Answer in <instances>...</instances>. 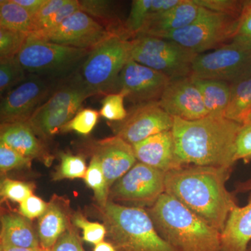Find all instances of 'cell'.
<instances>
[{"label":"cell","mask_w":251,"mask_h":251,"mask_svg":"<svg viewBox=\"0 0 251 251\" xmlns=\"http://www.w3.org/2000/svg\"><path fill=\"white\" fill-rule=\"evenodd\" d=\"M232 168L186 166L166 173L165 193L222 232L237 206L226 187Z\"/></svg>","instance_id":"cell-1"},{"label":"cell","mask_w":251,"mask_h":251,"mask_svg":"<svg viewBox=\"0 0 251 251\" xmlns=\"http://www.w3.org/2000/svg\"><path fill=\"white\" fill-rule=\"evenodd\" d=\"M242 125L226 117L193 121L174 117L172 132L176 156L184 166L232 168L234 144Z\"/></svg>","instance_id":"cell-2"},{"label":"cell","mask_w":251,"mask_h":251,"mask_svg":"<svg viewBox=\"0 0 251 251\" xmlns=\"http://www.w3.org/2000/svg\"><path fill=\"white\" fill-rule=\"evenodd\" d=\"M157 232L176 251H221V232L163 193L148 211Z\"/></svg>","instance_id":"cell-3"},{"label":"cell","mask_w":251,"mask_h":251,"mask_svg":"<svg viewBox=\"0 0 251 251\" xmlns=\"http://www.w3.org/2000/svg\"><path fill=\"white\" fill-rule=\"evenodd\" d=\"M100 212L109 242L116 251H176L160 236L143 208L108 201Z\"/></svg>","instance_id":"cell-4"},{"label":"cell","mask_w":251,"mask_h":251,"mask_svg":"<svg viewBox=\"0 0 251 251\" xmlns=\"http://www.w3.org/2000/svg\"><path fill=\"white\" fill-rule=\"evenodd\" d=\"M130 51L131 40L115 35L90 51L80 76L92 95L115 90L122 69L130 59Z\"/></svg>","instance_id":"cell-5"},{"label":"cell","mask_w":251,"mask_h":251,"mask_svg":"<svg viewBox=\"0 0 251 251\" xmlns=\"http://www.w3.org/2000/svg\"><path fill=\"white\" fill-rule=\"evenodd\" d=\"M92 93L80 75L56 89L27 122L37 134L48 138L61 131Z\"/></svg>","instance_id":"cell-6"},{"label":"cell","mask_w":251,"mask_h":251,"mask_svg":"<svg viewBox=\"0 0 251 251\" xmlns=\"http://www.w3.org/2000/svg\"><path fill=\"white\" fill-rule=\"evenodd\" d=\"M198 54L174 41L150 35L131 40L130 59L164 74L171 80L191 76Z\"/></svg>","instance_id":"cell-7"},{"label":"cell","mask_w":251,"mask_h":251,"mask_svg":"<svg viewBox=\"0 0 251 251\" xmlns=\"http://www.w3.org/2000/svg\"><path fill=\"white\" fill-rule=\"evenodd\" d=\"M90 51L59 45L29 34L16 59L25 72L55 75L74 69Z\"/></svg>","instance_id":"cell-8"},{"label":"cell","mask_w":251,"mask_h":251,"mask_svg":"<svg viewBox=\"0 0 251 251\" xmlns=\"http://www.w3.org/2000/svg\"><path fill=\"white\" fill-rule=\"evenodd\" d=\"M239 17L209 12L191 25L161 36L194 53H205L232 41Z\"/></svg>","instance_id":"cell-9"},{"label":"cell","mask_w":251,"mask_h":251,"mask_svg":"<svg viewBox=\"0 0 251 251\" xmlns=\"http://www.w3.org/2000/svg\"><path fill=\"white\" fill-rule=\"evenodd\" d=\"M251 70V45L231 42L205 53L193 62L191 76L231 82Z\"/></svg>","instance_id":"cell-10"},{"label":"cell","mask_w":251,"mask_h":251,"mask_svg":"<svg viewBox=\"0 0 251 251\" xmlns=\"http://www.w3.org/2000/svg\"><path fill=\"white\" fill-rule=\"evenodd\" d=\"M166 173L138 161L112 186L115 201L143 208L152 206L165 193Z\"/></svg>","instance_id":"cell-11"},{"label":"cell","mask_w":251,"mask_h":251,"mask_svg":"<svg viewBox=\"0 0 251 251\" xmlns=\"http://www.w3.org/2000/svg\"><path fill=\"white\" fill-rule=\"evenodd\" d=\"M33 36L59 45L92 50L113 34L89 15L77 11L52 30Z\"/></svg>","instance_id":"cell-12"},{"label":"cell","mask_w":251,"mask_h":251,"mask_svg":"<svg viewBox=\"0 0 251 251\" xmlns=\"http://www.w3.org/2000/svg\"><path fill=\"white\" fill-rule=\"evenodd\" d=\"M174 117L158 101L135 105L123 121L115 125V135L133 145L162 132L173 129Z\"/></svg>","instance_id":"cell-13"},{"label":"cell","mask_w":251,"mask_h":251,"mask_svg":"<svg viewBox=\"0 0 251 251\" xmlns=\"http://www.w3.org/2000/svg\"><path fill=\"white\" fill-rule=\"evenodd\" d=\"M50 84L40 75L29 77L1 98V124L27 122L51 93Z\"/></svg>","instance_id":"cell-14"},{"label":"cell","mask_w":251,"mask_h":251,"mask_svg":"<svg viewBox=\"0 0 251 251\" xmlns=\"http://www.w3.org/2000/svg\"><path fill=\"white\" fill-rule=\"evenodd\" d=\"M170 81L164 74L129 59L122 69L117 87L126 99L139 105L159 101Z\"/></svg>","instance_id":"cell-15"},{"label":"cell","mask_w":251,"mask_h":251,"mask_svg":"<svg viewBox=\"0 0 251 251\" xmlns=\"http://www.w3.org/2000/svg\"><path fill=\"white\" fill-rule=\"evenodd\" d=\"M158 103L173 117L193 121L208 116L202 95L191 76L171 80Z\"/></svg>","instance_id":"cell-16"},{"label":"cell","mask_w":251,"mask_h":251,"mask_svg":"<svg viewBox=\"0 0 251 251\" xmlns=\"http://www.w3.org/2000/svg\"><path fill=\"white\" fill-rule=\"evenodd\" d=\"M94 149L93 156L100 162L109 188L138 162L133 146L117 135L99 140Z\"/></svg>","instance_id":"cell-17"},{"label":"cell","mask_w":251,"mask_h":251,"mask_svg":"<svg viewBox=\"0 0 251 251\" xmlns=\"http://www.w3.org/2000/svg\"><path fill=\"white\" fill-rule=\"evenodd\" d=\"M236 192L249 193L247 205L236 206L221 232V251H248L251 243V176L238 182Z\"/></svg>","instance_id":"cell-18"},{"label":"cell","mask_w":251,"mask_h":251,"mask_svg":"<svg viewBox=\"0 0 251 251\" xmlns=\"http://www.w3.org/2000/svg\"><path fill=\"white\" fill-rule=\"evenodd\" d=\"M208 12L209 10L201 7L194 0H181L175 7L148 20L138 35L161 37L191 25Z\"/></svg>","instance_id":"cell-19"},{"label":"cell","mask_w":251,"mask_h":251,"mask_svg":"<svg viewBox=\"0 0 251 251\" xmlns=\"http://www.w3.org/2000/svg\"><path fill=\"white\" fill-rule=\"evenodd\" d=\"M132 146L138 161L164 173L184 167L176 156L172 130L152 135Z\"/></svg>","instance_id":"cell-20"},{"label":"cell","mask_w":251,"mask_h":251,"mask_svg":"<svg viewBox=\"0 0 251 251\" xmlns=\"http://www.w3.org/2000/svg\"><path fill=\"white\" fill-rule=\"evenodd\" d=\"M0 143L29 159L38 158L48 163L51 161L45 147L27 122L1 124Z\"/></svg>","instance_id":"cell-21"},{"label":"cell","mask_w":251,"mask_h":251,"mask_svg":"<svg viewBox=\"0 0 251 251\" xmlns=\"http://www.w3.org/2000/svg\"><path fill=\"white\" fill-rule=\"evenodd\" d=\"M0 248L36 249L41 247L29 219L20 214L9 213L1 216Z\"/></svg>","instance_id":"cell-22"},{"label":"cell","mask_w":251,"mask_h":251,"mask_svg":"<svg viewBox=\"0 0 251 251\" xmlns=\"http://www.w3.org/2000/svg\"><path fill=\"white\" fill-rule=\"evenodd\" d=\"M181 0H134L126 21V31L130 40L139 34L145 23L155 15L175 7Z\"/></svg>","instance_id":"cell-23"},{"label":"cell","mask_w":251,"mask_h":251,"mask_svg":"<svg viewBox=\"0 0 251 251\" xmlns=\"http://www.w3.org/2000/svg\"><path fill=\"white\" fill-rule=\"evenodd\" d=\"M191 77L201 92L208 116L225 117L230 97V83L214 79Z\"/></svg>","instance_id":"cell-24"},{"label":"cell","mask_w":251,"mask_h":251,"mask_svg":"<svg viewBox=\"0 0 251 251\" xmlns=\"http://www.w3.org/2000/svg\"><path fill=\"white\" fill-rule=\"evenodd\" d=\"M68 228L65 211L57 202H50L45 212L39 218L37 234L41 247L51 250Z\"/></svg>","instance_id":"cell-25"},{"label":"cell","mask_w":251,"mask_h":251,"mask_svg":"<svg viewBox=\"0 0 251 251\" xmlns=\"http://www.w3.org/2000/svg\"><path fill=\"white\" fill-rule=\"evenodd\" d=\"M251 113V75H244L230 83V97L225 117L244 125Z\"/></svg>","instance_id":"cell-26"},{"label":"cell","mask_w":251,"mask_h":251,"mask_svg":"<svg viewBox=\"0 0 251 251\" xmlns=\"http://www.w3.org/2000/svg\"><path fill=\"white\" fill-rule=\"evenodd\" d=\"M80 11L100 23L113 35L130 40L126 31L125 23L115 13L114 1L105 0H79Z\"/></svg>","instance_id":"cell-27"},{"label":"cell","mask_w":251,"mask_h":251,"mask_svg":"<svg viewBox=\"0 0 251 251\" xmlns=\"http://www.w3.org/2000/svg\"><path fill=\"white\" fill-rule=\"evenodd\" d=\"M33 25L32 16L14 0L0 1V29L30 34Z\"/></svg>","instance_id":"cell-28"},{"label":"cell","mask_w":251,"mask_h":251,"mask_svg":"<svg viewBox=\"0 0 251 251\" xmlns=\"http://www.w3.org/2000/svg\"><path fill=\"white\" fill-rule=\"evenodd\" d=\"M84 180L86 185L93 190L96 200L100 207L106 205L108 202V185L100 162L97 157L92 156Z\"/></svg>","instance_id":"cell-29"},{"label":"cell","mask_w":251,"mask_h":251,"mask_svg":"<svg viewBox=\"0 0 251 251\" xmlns=\"http://www.w3.org/2000/svg\"><path fill=\"white\" fill-rule=\"evenodd\" d=\"M25 71L16 57L0 59V92L1 96L9 93L13 87L26 80Z\"/></svg>","instance_id":"cell-30"},{"label":"cell","mask_w":251,"mask_h":251,"mask_svg":"<svg viewBox=\"0 0 251 251\" xmlns=\"http://www.w3.org/2000/svg\"><path fill=\"white\" fill-rule=\"evenodd\" d=\"M87 167L85 160L80 155L62 153L58 170L53 175L54 181L85 177Z\"/></svg>","instance_id":"cell-31"},{"label":"cell","mask_w":251,"mask_h":251,"mask_svg":"<svg viewBox=\"0 0 251 251\" xmlns=\"http://www.w3.org/2000/svg\"><path fill=\"white\" fill-rule=\"evenodd\" d=\"M99 115V112L93 109L85 108L80 110L63 126L60 132L75 131L81 135L90 134L98 122Z\"/></svg>","instance_id":"cell-32"},{"label":"cell","mask_w":251,"mask_h":251,"mask_svg":"<svg viewBox=\"0 0 251 251\" xmlns=\"http://www.w3.org/2000/svg\"><path fill=\"white\" fill-rule=\"evenodd\" d=\"M29 35L20 31L0 29V59L16 57Z\"/></svg>","instance_id":"cell-33"},{"label":"cell","mask_w":251,"mask_h":251,"mask_svg":"<svg viewBox=\"0 0 251 251\" xmlns=\"http://www.w3.org/2000/svg\"><path fill=\"white\" fill-rule=\"evenodd\" d=\"M77 11H80L79 0H68L67 4L64 5L57 12L36 25L30 34L37 35L52 30Z\"/></svg>","instance_id":"cell-34"},{"label":"cell","mask_w":251,"mask_h":251,"mask_svg":"<svg viewBox=\"0 0 251 251\" xmlns=\"http://www.w3.org/2000/svg\"><path fill=\"white\" fill-rule=\"evenodd\" d=\"M125 99V95L120 92L108 94L102 100V106L99 112L100 116L109 121H123L128 115L124 105Z\"/></svg>","instance_id":"cell-35"},{"label":"cell","mask_w":251,"mask_h":251,"mask_svg":"<svg viewBox=\"0 0 251 251\" xmlns=\"http://www.w3.org/2000/svg\"><path fill=\"white\" fill-rule=\"evenodd\" d=\"M73 224L82 231V239L94 246L104 242L107 231L104 224L90 222L82 214H76L73 219Z\"/></svg>","instance_id":"cell-36"},{"label":"cell","mask_w":251,"mask_h":251,"mask_svg":"<svg viewBox=\"0 0 251 251\" xmlns=\"http://www.w3.org/2000/svg\"><path fill=\"white\" fill-rule=\"evenodd\" d=\"M201 7L218 13V14L228 15V16L239 17L244 6V1L239 0H194Z\"/></svg>","instance_id":"cell-37"},{"label":"cell","mask_w":251,"mask_h":251,"mask_svg":"<svg viewBox=\"0 0 251 251\" xmlns=\"http://www.w3.org/2000/svg\"><path fill=\"white\" fill-rule=\"evenodd\" d=\"M0 190L3 198L20 204L33 195L30 185L11 179L3 180Z\"/></svg>","instance_id":"cell-38"},{"label":"cell","mask_w":251,"mask_h":251,"mask_svg":"<svg viewBox=\"0 0 251 251\" xmlns=\"http://www.w3.org/2000/svg\"><path fill=\"white\" fill-rule=\"evenodd\" d=\"M31 161L4 144L0 143V170L1 173L27 168L30 166Z\"/></svg>","instance_id":"cell-39"},{"label":"cell","mask_w":251,"mask_h":251,"mask_svg":"<svg viewBox=\"0 0 251 251\" xmlns=\"http://www.w3.org/2000/svg\"><path fill=\"white\" fill-rule=\"evenodd\" d=\"M243 160L245 163L251 161V123L242 126L234 144V161Z\"/></svg>","instance_id":"cell-40"},{"label":"cell","mask_w":251,"mask_h":251,"mask_svg":"<svg viewBox=\"0 0 251 251\" xmlns=\"http://www.w3.org/2000/svg\"><path fill=\"white\" fill-rule=\"evenodd\" d=\"M232 41L251 45V0L244 1L242 14Z\"/></svg>","instance_id":"cell-41"},{"label":"cell","mask_w":251,"mask_h":251,"mask_svg":"<svg viewBox=\"0 0 251 251\" xmlns=\"http://www.w3.org/2000/svg\"><path fill=\"white\" fill-rule=\"evenodd\" d=\"M48 204L40 198L31 195L20 204V213L29 220L39 218L45 212Z\"/></svg>","instance_id":"cell-42"},{"label":"cell","mask_w":251,"mask_h":251,"mask_svg":"<svg viewBox=\"0 0 251 251\" xmlns=\"http://www.w3.org/2000/svg\"><path fill=\"white\" fill-rule=\"evenodd\" d=\"M52 251H85L81 244L80 238L72 228L67 231L59 238L57 242L51 249Z\"/></svg>","instance_id":"cell-43"},{"label":"cell","mask_w":251,"mask_h":251,"mask_svg":"<svg viewBox=\"0 0 251 251\" xmlns=\"http://www.w3.org/2000/svg\"><path fill=\"white\" fill-rule=\"evenodd\" d=\"M67 1L68 0H49V1L43 6L42 9L33 17V21H34L33 29L36 25L57 12L64 5L67 4Z\"/></svg>","instance_id":"cell-44"},{"label":"cell","mask_w":251,"mask_h":251,"mask_svg":"<svg viewBox=\"0 0 251 251\" xmlns=\"http://www.w3.org/2000/svg\"><path fill=\"white\" fill-rule=\"evenodd\" d=\"M14 1L24 8L32 17H34L49 0H14Z\"/></svg>","instance_id":"cell-45"},{"label":"cell","mask_w":251,"mask_h":251,"mask_svg":"<svg viewBox=\"0 0 251 251\" xmlns=\"http://www.w3.org/2000/svg\"><path fill=\"white\" fill-rule=\"evenodd\" d=\"M94 251H116V250L112 244L104 241V242L96 245Z\"/></svg>","instance_id":"cell-46"},{"label":"cell","mask_w":251,"mask_h":251,"mask_svg":"<svg viewBox=\"0 0 251 251\" xmlns=\"http://www.w3.org/2000/svg\"><path fill=\"white\" fill-rule=\"evenodd\" d=\"M1 251H52L42 247L36 249H22V248H1Z\"/></svg>","instance_id":"cell-47"},{"label":"cell","mask_w":251,"mask_h":251,"mask_svg":"<svg viewBox=\"0 0 251 251\" xmlns=\"http://www.w3.org/2000/svg\"><path fill=\"white\" fill-rule=\"evenodd\" d=\"M247 123H251V113L250 116L249 117V119H248Z\"/></svg>","instance_id":"cell-48"},{"label":"cell","mask_w":251,"mask_h":251,"mask_svg":"<svg viewBox=\"0 0 251 251\" xmlns=\"http://www.w3.org/2000/svg\"><path fill=\"white\" fill-rule=\"evenodd\" d=\"M248 251H251V243L250 245H249V249H248Z\"/></svg>","instance_id":"cell-49"},{"label":"cell","mask_w":251,"mask_h":251,"mask_svg":"<svg viewBox=\"0 0 251 251\" xmlns=\"http://www.w3.org/2000/svg\"><path fill=\"white\" fill-rule=\"evenodd\" d=\"M250 74H251V70Z\"/></svg>","instance_id":"cell-50"}]
</instances>
